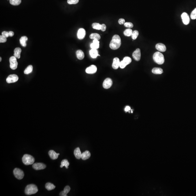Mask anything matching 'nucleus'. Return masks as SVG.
<instances>
[{
    "label": "nucleus",
    "mask_w": 196,
    "mask_h": 196,
    "mask_svg": "<svg viewBox=\"0 0 196 196\" xmlns=\"http://www.w3.org/2000/svg\"><path fill=\"white\" fill-rule=\"evenodd\" d=\"M121 44V39L120 36L118 35H115L112 37L109 46L112 50H116L120 48Z\"/></svg>",
    "instance_id": "obj_1"
},
{
    "label": "nucleus",
    "mask_w": 196,
    "mask_h": 196,
    "mask_svg": "<svg viewBox=\"0 0 196 196\" xmlns=\"http://www.w3.org/2000/svg\"><path fill=\"white\" fill-rule=\"evenodd\" d=\"M153 59L155 63L159 65L163 64L164 62L163 55L159 52H157L154 53Z\"/></svg>",
    "instance_id": "obj_2"
},
{
    "label": "nucleus",
    "mask_w": 196,
    "mask_h": 196,
    "mask_svg": "<svg viewBox=\"0 0 196 196\" xmlns=\"http://www.w3.org/2000/svg\"><path fill=\"white\" fill-rule=\"evenodd\" d=\"M37 187L34 184L28 185L25 188V192L27 195H31L36 194L38 191Z\"/></svg>",
    "instance_id": "obj_3"
},
{
    "label": "nucleus",
    "mask_w": 196,
    "mask_h": 196,
    "mask_svg": "<svg viewBox=\"0 0 196 196\" xmlns=\"http://www.w3.org/2000/svg\"><path fill=\"white\" fill-rule=\"evenodd\" d=\"M22 160L23 163L26 165L33 164L35 162V159L33 157L27 154L23 155Z\"/></svg>",
    "instance_id": "obj_4"
},
{
    "label": "nucleus",
    "mask_w": 196,
    "mask_h": 196,
    "mask_svg": "<svg viewBox=\"0 0 196 196\" xmlns=\"http://www.w3.org/2000/svg\"><path fill=\"white\" fill-rule=\"evenodd\" d=\"M13 173L15 177L18 179L21 180L24 177V172L19 168H15L14 170Z\"/></svg>",
    "instance_id": "obj_5"
},
{
    "label": "nucleus",
    "mask_w": 196,
    "mask_h": 196,
    "mask_svg": "<svg viewBox=\"0 0 196 196\" xmlns=\"http://www.w3.org/2000/svg\"><path fill=\"white\" fill-rule=\"evenodd\" d=\"M131 62V59L129 57H125L120 62V67L121 69H124L128 64H130Z\"/></svg>",
    "instance_id": "obj_6"
},
{
    "label": "nucleus",
    "mask_w": 196,
    "mask_h": 196,
    "mask_svg": "<svg viewBox=\"0 0 196 196\" xmlns=\"http://www.w3.org/2000/svg\"><path fill=\"white\" fill-rule=\"evenodd\" d=\"M10 67L12 70H15L18 67V63L17 62L16 58L14 56H13L9 58Z\"/></svg>",
    "instance_id": "obj_7"
},
{
    "label": "nucleus",
    "mask_w": 196,
    "mask_h": 196,
    "mask_svg": "<svg viewBox=\"0 0 196 196\" xmlns=\"http://www.w3.org/2000/svg\"><path fill=\"white\" fill-rule=\"evenodd\" d=\"M18 79L19 77L16 75H11L7 78L6 81L8 83H12L16 82Z\"/></svg>",
    "instance_id": "obj_8"
},
{
    "label": "nucleus",
    "mask_w": 196,
    "mask_h": 196,
    "mask_svg": "<svg viewBox=\"0 0 196 196\" xmlns=\"http://www.w3.org/2000/svg\"><path fill=\"white\" fill-rule=\"evenodd\" d=\"M113 84L112 79L110 78H107L103 81V87L105 89H108L110 88Z\"/></svg>",
    "instance_id": "obj_9"
},
{
    "label": "nucleus",
    "mask_w": 196,
    "mask_h": 196,
    "mask_svg": "<svg viewBox=\"0 0 196 196\" xmlns=\"http://www.w3.org/2000/svg\"><path fill=\"white\" fill-rule=\"evenodd\" d=\"M132 56L135 60L137 61H140L141 57V53L140 49H137L133 53Z\"/></svg>",
    "instance_id": "obj_10"
},
{
    "label": "nucleus",
    "mask_w": 196,
    "mask_h": 196,
    "mask_svg": "<svg viewBox=\"0 0 196 196\" xmlns=\"http://www.w3.org/2000/svg\"><path fill=\"white\" fill-rule=\"evenodd\" d=\"M182 21L185 25H188L190 22V18L188 14L186 13H183L181 15Z\"/></svg>",
    "instance_id": "obj_11"
},
{
    "label": "nucleus",
    "mask_w": 196,
    "mask_h": 196,
    "mask_svg": "<svg viewBox=\"0 0 196 196\" xmlns=\"http://www.w3.org/2000/svg\"><path fill=\"white\" fill-rule=\"evenodd\" d=\"M46 165L44 163H36L33 164V167L36 170H41L44 169L46 168Z\"/></svg>",
    "instance_id": "obj_12"
},
{
    "label": "nucleus",
    "mask_w": 196,
    "mask_h": 196,
    "mask_svg": "<svg viewBox=\"0 0 196 196\" xmlns=\"http://www.w3.org/2000/svg\"><path fill=\"white\" fill-rule=\"evenodd\" d=\"M97 70V68L96 66L92 65L89 67H88L86 69V72L88 74H94L96 72Z\"/></svg>",
    "instance_id": "obj_13"
},
{
    "label": "nucleus",
    "mask_w": 196,
    "mask_h": 196,
    "mask_svg": "<svg viewBox=\"0 0 196 196\" xmlns=\"http://www.w3.org/2000/svg\"><path fill=\"white\" fill-rule=\"evenodd\" d=\"M86 35L85 30L83 28H80L77 32V36L78 39L82 40L85 37Z\"/></svg>",
    "instance_id": "obj_14"
},
{
    "label": "nucleus",
    "mask_w": 196,
    "mask_h": 196,
    "mask_svg": "<svg viewBox=\"0 0 196 196\" xmlns=\"http://www.w3.org/2000/svg\"><path fill=\"white\" fill-rule=\"evenodd\" d=\"M120 59L118 57H115L113 59V63L112 64V67L114 70H117L120 67Z\"/></svg>",
    "instance_id": "obj_15"
},
{
    "label": "nucleus",
    "mask_w": 196,
    "mask_h": 196,
    "mask_svg": "<svg viewBox=\"0 0 196 196\" xmlns=\"http://www.w3.org/2000/svg\"><path fill=\"white\" fill-rule=\"evenodd\" d=\"M156 49L161 52H165L166 50V47L162 43H158L155 46Z\"/></svg>",
    "instance_id": "obj_16"
},
{
    "label": "nucleus",
    "mask_w": 196,
    "mask_h": 196,
    "mask_svg": "<svg viewBox=\"0 0 196 196\" xmlns=\"http://www.w3.org/2000/svg\"><path fill=\"white\" fill-rule=\"evenodd\" d=\"M48 154L50 157L53 160H55L57 159L58 156L60 155L59 153H57L53 150H51L49 151Z\"/></svg>",
    "instance_id": "obj_17"
},
{
    "label": "nucleus",
    "mask_w": 196,
    "mask_h": 196,
    "mask_svg": "<svg viewBox=\"0 0 196 196\" xmlns=\"http://www.w3.org/2000/svg\"><path fill=\"white\" fill-rule=\"evenodd\" d=\"M74 154L75 156L77 159H79L81 158L82 153L81 152L79 148H76L75 150L74 151Z\"/></svg>",
    "instance_id": "obj_18"
},
{
    "label": "nucleus",
    "mask_w": 196,
    "mask_h": 196,
    "mask_svg": "<svg viewBox=\"0 0 196 196\" xmlns=\"http://www.w3.org/2000/svg\"><path fill=\"white\" fill-rule=\"evenodd\" d=\"M70 190V188L68 186H65L64 188L63 191L61 192L60 193V196H66L68 193H69Z\"/></svg>",
    "instance_id": "obj_19"
},
{
    "label": "nucleus",
    "mask_w": 196,
    "mask_h": 196,
    "mask_svg": "<svg viewBox=\"0 0 196 196\" xmlns=\"http://www.w3.org/2000/svg\"><path fill=\"white\" fill-rule=\"evenodd\" d=\"M90 55L91 57L93 58H96L98 56H100V55L98 54V52L97 49H92L90 51Z\"/></svg>",
    "instance_id": "obj_20"
},
{
    "label": "nucleus",
    "mask_w": 196,
    "mask_h": 196,
    "mask_svg": "<svg viewBox=\"0 0 196 196\" xmlns=\"http://www.w3.org/2000/svg\"><path fill=\"white\" fill-rule=\"evenodd\" d=\"M22 52V50L20 48L18 47L16 48L14 51V56L18 59H20V53Z\"/></svg>",
    "instance_id": "obj_21"
},
{
    "label": "nucleus",
    "mask_w": 196,
    "mask_h": 196,
    "mask_svg": "<svg viewBox=\"0 0 196 196\" xmlns=\"http://www.w3.org/2000/svg\"><path fill=\"white\" fill-rule=\"evenodd\" d=\"M90 153L88 151H86L82 154L81 159L83 160H86L90 158Z\"/></svg>",
    "instance_id": "obj_22"
},
{
    "label": "nucleus",
    "mask_w": 196,
    "mask_h": 196,
    "mask_svg": "<svg viewBox=\"0 0 196 196\" xmlns=\"http://www.w3.org/2000/svg\"><path fill=\"white\" fill-rule=\"evenodd\" d=\"M77 57V59L80 60H82L84 57V54L82 51L78 50L76 52Z\"/></svg>",
    "instance_id": "obj_23"
},
{
    "label": "nucleus",
    "mask_w": 196,
    "mask_h": 196,
    "mask_svg": "<svg viewBox=\"0 0 196 196\" xmlns=\"http://www.w3.org/2000/svg\"><path fill=\"white\" fill-rule=\"evenodd\" d=\"M90 47L92 49H97L99 47V42L97 39H94L93 42L90 44Z\"/></svg>",
    "instance_id": "obj_24"
},
{
    "label": "nucleus",
    "mask_w": 196,
    "mask_h": 196,
    "mask_svg": "<svg viewBox=\"0 0 196 196\" xmlns=\"http://www.w3.org/2000/svg\"><path fill=\"white\" fill-rule=\"evenodd\" d=\"M28 37L26 36L22 37L20 39V42L22 46L23 47H26L27 46L26 42L28 40Z\"/></svg>",
    "instance_id": "obj_25"
},
{
    "label": "nucleus",
    "mask_w": 196,
    "mask_h": 196,
    "mask_svg": "<svg viewBox=\"0 0 196 196\" xmlns=\"http://www.w3.org/2000/svg\"><path fill=\"white\" fill-rule=\"evenodd\" d=\"M152 72L154 74H161L163 73V70L160 68H153Z\"/></svg>",
    "instance_id": "obj_26"
},
{
    "label": "nucleus",
    "mask_w": 196,
    "mask_h": 196,
    "mask_svg": "<svg viewBox=\"0 0 196 196\" xmlns=\"http://www.w3.org/2000/svg\"><path fill=\"white\" fill-rule=\"evenodd\" d=\"M89 37L90 39H97L98 40H99L101 39L100 35L99 34L97 33H92L90 35Z\"/></svg>",
    "instance_id": "obj_27"
},
{
    "label": "nucleus",
    "mask_w": 196,
    "mask_h": 196,
    "mask_svg": "<svg viewBox=\"0 0 196 196\" xmlns=\"http://www.w3.org/2000/svg\"><path fill=\"white\" fill-rule=\"evenodd\" d=\"M45 187L48 190L50 191L51 190L55 189V186L51 183H47L46 184Z\"/></svg>",
    "instance_id": "obj_28"
},
{
    "label": "nucleus",
    "mask_w": 196,
    "mask_h": 196,
    "mask_svg": "<svg viewBox=\"0 0 196 196\" xmlns=\"http://www.w3.org/2000/svg\"><path fill=\"white\" fill-rule=\"evenodd\" d=\"M69 162L67 159H64L61 162V164L60 165V168H62L64 166H65L66 168H68V166H69Z\"/></svg>",
    "instance_id": "obj_29"
},
{
    "label": "nucleus",
    "mask_w": 196,
    "mask_h": 196,
    "mask_svg": "<svg viewBox=\"0 0 196 196\" xmlns=\"http://www.w3.org/2000/svg\"><path fill=\"white\" fill-rule=\"evenodd\" d=\"M33 70V66L32 65H29L26 68L24 71V73L25 74L28 75L32 72Z\"/></svg>",
    "instance_id": "obj_30"
},
{
    "label": "nucleus",
    "mask_w": 196,
    "mask_h": 196,
    "mask_svg": "<svg viewBox=\"0 0 196 196\" xmlns=\"http://www.w3.org/2000/svg\"><path fill=\"white\" fill-rule=\"evenodd\" d=\"M22 2V0H9V3L13 5H19Z\"/></svg>",
    "instance_id": "obj_31"
},
{
    "label": "nucleus",
    "mask_w": 196,
    "mask_h": 196,
    "mask_svg": "<svg viewBox=\"0 0 196 196\" xmlns=\"http://www.w3.org/2000/svg\"><path fill=\"white\" fill-rule=\"evenodd\" d=\"M132 33H133V31L132 29L130 28H128L125 30L124 32V34L125 36L129 37L131 35Z\"/></svg>",
    "instance_id": "obj_32"
},
{
    "label": "nucleus",
    "mask_w": 196,
    "mask_h": 196,
    "mask_svg": "<svg viewBox=\"0 0 196 196\" xmlns=\"http://www.w3.org/2000/svg\"><path fill=\"white\" fill-rule=\"evenodd\" d=\"M101 25L98 23H94L92 24V27L94 29H97V30H100L101 29Z\"/></svg>",
    "instance_id": "obj_33"
},
{
    "label": "nucleus",
    "mask_w": 196,
    "mask_h": 196,
    "mask_svg": "<svg viewBox=\"0 0 196 196\" xmlns=\"http://www.w3.org/2000/svg\"><path fill=\"white\" fill-rule=\"evenodd\" d=\"M138 35H139V32L137 30H135L133 31L131 35L132 39L133 40L136 39L138 37Z\"/></svg>",
    "instance_id": "obj_34"
},
{
    "label": "nucleus",
    "mask_w": 196,
    "mask_h": 196,
    "mask_svg": "<svg viewBox=\"0 0 196 196\" xmlns=\"http://www.w3.org/2000/svg\"><path fill=\"white\" fill-rule=\"evenodd\" d=\"M190 17L191 19L192 20L196 19V8H195L193 10L190 15Z\"/></svg>",
    "instance_id": "obj_35"
},
{
    "label": "nucleus",
    "mask_w": 196,
    "mask_h": 196,
    "mask_svg": "<svg viewBox=\"0 0 196 196\" xmlns=\"http://www.w3.org/2000/svg\"><path fill=\"white\" fill-rule=\"evenodd\" d=\"M79 2V0H68L67 3L69 5H75Z\"/></svg>",
    "instance_id": "obj_36"
},
{
    "label": "nucleus",
    "mask_w": 196,
    "mask_h": 196,
    "mask_svg": "<svg viewBox=\"0 0 196 196\" xmlns=\"http://www.w3.org/2000/svg\"><path fill=\"white\" fill-rule=\"evenodd\" d=\"M125 26L127 28H133V23L131 22L125 23L124 24Z\"/></svg>",
    "instance_id": "obj_37"
},
{
    "label": "nucleus",
    "mask_w": 196,
    "mask_h": 196,
    "mask_svg": "<svg viewBox=\"0 0 196 196\" xmlns=\"http://www.w3.org/2000/svg\"><path fill=\"white\" fill-rule=\"evenodd\" d=\"M7 41V38L2 35L0 36V42L3 43Z\"/></svg>",
    "instance_id": "obj_38"
},
{
    "label": "nucleus",
    "mask_w": 196,
    "mask_h": 196,
    "mask_svg": "<svg viewBox=\"0 0 196 196\" xmlns=\"http://www.w3.org/2000/svg\"><path fill=\"white\" fill-rule=\"evenodd\" d=\"M2 35L3 36L6 38H7L9 36V32H7V31H3L2 33Z\"/></svg>",
    "instance_id": "obj_39"
},
{
    "label": "nucleus",
    "mask_w": 196,
    "mask_h": 196,
    "mask_svg": "<svg viewBox=\"0 0 196 196\" xmlns=\"http://www.w3.org/2000/svg\"><path fill=\"white\" fill-rule=\"evenodd\" d=\"M118 22L119 24L121 25V24H124V23H125V20L124 19L121 18V19H120L119 20Z\"/></svg>",
    "instance_id": "obj_40"
},
{
    "label": "nucleus",
    "mask_w": 196,
    "mask_h": 196,
    "mask_svg": "<svg viewBox=\"0 0 196 196\" xmlns=\"http://www.w3.org/2000/svg\"><path fill=\"white\" fill-rule=\"evenodd\" d=\"M107 28V27L105 24H101V30L102 31H105Z\"/></svg>",
    "instance_id": "obj_41"
},
{
    "label": "nucleus",
    "mask_w": 196,
    "mask_h": 196,
    "mask_svg": "<svg viewBox=\"0 0 196 196\" xmlns=\"http://www.w3.org/2000/svg\"><path fill=\"white\" fill-rule=\"evenodd\" d=\"M9 36L10 37H12L14 35V33L13 31H10L9 32Z\"/></svg>",
    "instance_id": "obj_42"
},
{
    "label": "nucleus",
    "mask_w": 196,
    "mask_h": 196,
    "mask_svg": "<svg viewBox=\"0 0 196 196\" xmlns=\"http://www.w3.org/2000/svg\"><path fill=\"white\" fill-rule=\"evenodd\" d=\"M130 110H131V107H129V106H127V107H126L125 108V110L126 112L129 111Z\"/></svg>",
    "instance_id": "obj_43"
},
{
    "label": "nucleus",
    "mask_w": 196,
    "mask_h": 196,
    "mask_svg": "<svg viewBox=\"0 0 196 196\" xmlns=\"http://www.w3.org/2000/svg\"><path fill=\"white\" fill-rule=\"evenodd\" d=\"M2 57H0V62H1V61H2Z\"/></svg>",
    "instance_id": "obj_44"
}]
</instances>
